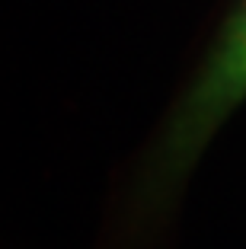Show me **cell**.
Returning a JSON list of instances; mask_svg holds the SVG:
<instances>
[{
	"instance_id": "obj_1",
	"label": "cell",
	"mask_w": 246,
	"mask_h": 249,
	"mask_svg": "<svg viewBox=\"0 0 246 249\" xmlns=\"http://www.w3.org/2000/svg\"><path fill=\"white\" fill-rule=\"evenodd\" d=\"M246 99V0L233 7L230 19L205 58L195 83L186 89L182 103L170 118L163 141L157 147L151 176L157 185H173L182 179L195 157L205 150L217 124Z\"/></svg>"
}]
</instances>
